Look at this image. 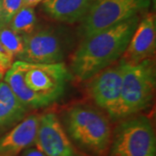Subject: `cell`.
Wrapping results in <instances>:
<instances>
[{"label":"cell","mask_w":156,"mask_h":156,"mask_svg":"<svg viewBox=\"0 0 156 156\" xmlns=\"http://www.w3.org/2000/svg\"><path fill=\"white\" fill-rule=\"evenodd\" d=\"M138 15L87 37L71 56L75 76L85 81L120 59L139 23Z\"/></svg>","instance_id":"obj_1"},{"label":"cell","mask_w":156,"mask_h":156,"mask_svg":"<svg viewBox=\"0 0 156 156\" xmlns=\"http://www.w3.org/2000/svg\"><path fill=\"white\" fill-rule=\"evenodd\" d=\"M66 133L80 147L95 155H103L111 140L110 123L100 110L88 105H76L64 116Z\"/></svg>","instance_id":"obj_2"},{"label":"cell","mask_w":156,"mask_h":156,"mask_svg":"<svg viewBox=\"0 0 156 156\" xmlns=\"http://www.w3.org/2000/svg\"><path fill=\"white\" fill-rule=\"evenodd\" d=\"M120 61L122 81L118 120L135 115L149 106L156 83L155 64L152 58L135 64Z\"/></svg>","instance_id":"obj_3"},{"label":"cell","mask_w":156,"mask_h":156,"mask_svg":"<svg viewBox=\"0 0 156 156\" xmlns=\"http://www.w3.org/2000/svg\"><path fill=\"white\" fill-rule=\"evenodd\" d=\"M110 156H156V135L145 116L129 118L115 131Z\"/></svg>","instance_id":"obj_4"},{"label":"cell","mask_w":156,"mask_h":156,"mask_svg":"<svg viewBox=\"0 0 156 156\" xmlns=\"http://www.w3.org/2000/svg\"><path fill=\"white\" fill-rule=\"evenodd\" d=\"M151 0H94L82 20L83 37L122 23L138 15L150 5Z\"/></svg>","instance_id":"obj_5"},{"label":"cell","mask_w":156,"mask_h":156,"mask_svg":"<svg viewBox=\"0 0 156 156\" xmlns=\"http://www.w3.org/2000/svg\"><path fill=\"white\" fill-rule=\"evenodd\" d=\"M70 77L71 75L62 62L56 63L26 62L23 72L26 87L48 101L50 104L62 95Z\"/></svg>","instance_id":"obj_6"},{"label":"cell","mask_w":156,"mask_h":156,"mask_svg":"<svg viewBox=\"0 0 156 156\" xmlns=\"http://www.w3.org/2000/svg\"><path fill=\"white\" fill-rule=\"evenodd\" d=\"M122 81L121 61L90 78L89 93L96 105L104 109L113 121L118 120Z\"/></svg>","instance_id":"obj_7"},{"label":"cell","mask_w":156,"mask_h":156,"mask_svg":"<svg viewBox=\"0 0 156 156\" xmlns=\"http://www.w3.org/2000/svg\"><path fill=\"white\" fill-rule=\"evenodd\" d=\"M34 144L47 156H82L54 113L40 116Z\"/></svg>","instance_id":"obj_8"},{"label":"cell","mask_w":156,"mask_h":156,"mask_svg":"<svg viewBox=\"0 0 156 156\" xmlns=\"http://www.w3.org/2000/svg\"><path fill=\"white\" fill-rule=\"evenodd\" d=\"M23 49L17 58L29 63H56L62 61L63 45L55 32L49 30L23 36Z\"/></svg>","instance_id":"obj_9"},{"label":"cell","mask_w":156,"mask_h":156,"mask_svg":"<svg viewBox=\"0 0 156 156\" xmlns=\"http://www.w3.org/2000/svg\"><path fill=\"white\" fill-rule=\"evenodd\" d=\"M155 48V15L150 12L139 21L121 60L131 64L139 63L152 58L154 55Z\"/></svg>","instance_id":"obj_10"},{"label":"cell","mask_w":156,"mask_h":156,"mask_svg":"<svg viewBox=\"0 0 156 156\" xmlns=\"http://www.w3.org/2000/svg\"><path fill=\"white\" fill-rule=\"evenodd\" d=\"M40 116L24 117L0 139V156H17L35 143Z\"/></svg>","instance_id":"obj_11"},{"label":"cell","mask_w":156,"mask_h":156,"mask_svg":"<svg viewBox=\"0 0 156 156\" xmlns=\"http://www.w3.org/2000/svg\"><path fill=\"white\" fill-rule=\"evenodd\" d=\"M25 64V62L19 60L12 62L10 69L5 72L4 81L8 84L17 99L26 108H39L50 105L48 101L35 94L26 87L23 81Z\"/></svg>","instance_id":"obj_12"},{"label":"cell","mask_w":156,"mask_h":156,"mask_svg":"<svg viewBox=\"0 0 156 156\" xmlns=\"http://www.w3.org/2000/svg\"><path fill=\"white\" fill-rule=\"evenodd\" d=\"M94 0H44V12L54 20L72 23L82 21Z\"/></svg>","instance_id":"obj_13"},{"label":"cell","mask_w":156,"mask_h":156,"mask_svg":"<svg viewBox=\"0 0 156 156\" xmlns=\"http://www.w3.org/2000/svg\"><path fill=\"white\" fill-rule=\"evenodd\" d=\"M28 111L5 81L0 82V131L20 122Z\"/></svg>","instance_id":"obj_14"},{"label":"cell","mask_w":156,"mask_h":156,"mask_svg":"<svg viewBox=\"0 0 156 156\" xmlns=\"http://www.w3.org/2000/svg\"><path fill=\"white\" fill-rule=\"evenodd\" d=\"M37 24V17L33 8L23 6L9 23V28L21 36L32 33Z\"/></svg>","instance_id":"obj_15"},{"label":"cell","mask_w":156,"mask_h":156,"mask_svg":"<svg viewBox=\"0 0 156 156\" xmlns=\"http://www.w3.org/2000/svg\"><path fill=\"white\" fill-rule=\"evenodd\" d=\"M23 49V36L6 26L0 29V52L13 60L14 57H17L21 54Z\"/></svg>","instance_id":"obj_16"},{"label":"cell","mask_w":156,"mask_h":156,"mask_svg":"<svg viewBox=\"0 0 156 156\" xmlns=\"http://www.w3.org/2000/svg\"><path fill=\"white\" fill-rule=\"evenodd\" d=\"M1 5L5 25H8L11 18L23 6V0H1Z\"/></svg>","instance_id":"obj_17"},{"label":"cell","mask_w":156,"mask_h":156,"mask_svg":"<svg viewBox=\"0 0 156 156\" xmlns=\"http://www.w3.org/2000/svg\"><path fill=\"white\" fill-rule=\"evenodd\" d=\"M22 156H47L44 154L37 149V147H28L27 149L23 151Z\"/></svg>","instance_id":"obj_18"},{"label":"cell","mask_w":156,"mask_h":156,"mask_svg":"<svg viewBox=\"0 0 156 156\" xmlns=\"http://www.w3.org/2000/svg\"><path fill=\"white\" fill-rule=\"evenodd\" d=\"M12 62H13V61L11 59L0 58V72L5 73L10 69Z\"/></svg>","instance_id":"obj_19"},{"label":"cell","mask_w":156,"mask_h":156,"mask_svg":"<svg viewBox=\"0 0 156 156\" xmlns=\"http://www.w3.org/2000/svg\"><path fill=\"white\" fill-rule=\"evenodd\" d=\"M43 1L44 0H23V6L33 8Z\"/></svg>","instance_id":"obj_20"},{"label":"cell","mask_w":156,"mask_h":156,"mask_svg":"<svg viewBox=\"0 0 156 156\" xmlns=\"http://www.w3.org/2000/svg\"><path fill=\"white\" fill-rule=\"evenodd\" d=\"M5 23L4 20V16H3V11H2V5H1V0H0V29L5 27Z\"/></svg>","instance_id":"obj_21"},{"label":"cell","mask_w":156,"mask_h":156,"mask_svg":"<svg viewBox=\"0 0 156 156\" xmlns=\"http://www.w3.org/2000/svg\"><path fill=\"white\" fill-rule=\"evenodd\" d=\"M0 58H4V59H11L10 57H8L7 56H5V54H3L2 52H0ZM11 60H12V59H11ZM13 61V60H12Z\"/></svg>","instance_id":"obj_22"}]
</instances>
